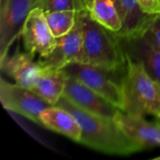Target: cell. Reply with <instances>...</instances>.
Listing matches in <instances>:
<instances>
[{
  "mask_svg": "<svg viewBox=\"0 0 160 160\" xmlns=\"http://www.w3.org/2000/svg\"><path fill=\"white\" fill-rule=\"evenodd\" d=\"M63 97L80 108L103 117L113 119L119 111L106 98L70 75L67 77Z\"/></svg>",
  "mask_w": 160,
  "mask_h": 160,
  "instance_id": "9c48e42d",
  "label": "cell"
},
{
  "mask_svg": "<svg viewBox=\"0 0 160 160\" xmlns=\"http://www.w3.org/2000/svg\"><path fill=\"white\" fill-rule=\"evenodd\" d=\"M70 112L82 128V144L94 150L117 156H128L143 150L131 141L113 119L89 112L62 98L55 104Z\"/></svg>",
  "mask_w": 160,
  "mask_h": 160,
  "instance_id": "6da1fadb",
  "label": "cell"
},
{
  "mask_svg": "<svg viewBox=\"0 0 160 160\" xmlns=\"http://www.w3.org/2000/svg\"><path fill=\"white\" fill-rule=\"evenodd\" d=\"M67 77L64 69L42 68L38 80L30 90L49 104L55 105L63 96Z\"/></svg>",
  "mask_w": 160,
  "mask_h": 160,
  "instance_id": "9a60e30c",
  "label": "cell"
},
{
  "mask_svg": "<svg viewBox=\"0 0 160 160\" xmlns=\"http://www.w3.org/2000/svg\"><path fill=\"white\" fill-rule=\"evenodd\" d=\"M39 118L41 126L44 128L64 135L76 142H81L82 128L77 119L68 110L52 105L46 108L40 113Z\"/></svg>",
  "mask_w": 160,
  "mask_h": 160,
  "instance_id": "5bb4252c",
  "label": "cell"
},
{
  "mask_svg": "<svg viewBox=\"0 0 160 160\" xmlns=\"http://www.w3.org/2000/svg\"><path fill=\"white\" fill-rule=\"evenodd\" d=\"M143 37L160 50V15H153Z\"/></svg>",
  "mask_w": 160,
  "mask_h": 160,
  "instance_id": "d6986e66",
  "label": "cell"
},
{
  "mask_svg": "<svg viewBox=\"0 0 160 160\" xmlns=\"http://www.w3.org/2000/svg\"><path fill=\"white\" fill-rule=\"evenodd\" d=\"M93 0H76V8L78 11H89Z\"/></svg>",
  "mask_w": 160,
  "mask_h": 160,
  "instance_id": "44dd1931",
  "label": "cell"
},
{
  "mask_svg": "<svg viewBox=\"0 0 160 160\" xmlns=\"http://www.w3.org/2000/svg\"><path fill=\"white\" fill-rule=\"evenodd\" d=\"M33 8H40L44 11L76 9V0H33Z\"/></svg>",
  "mask_w": 160,
  "mask_h": 160,
  "instance_id": "ac0fdd59",
  "label": "cell"
},
{
  "mask_svg": "<svg viewBox=\"0 0 160 160\" xmlns=\"http://www.w3.org/2000/svg\"><path fill=\"white\" fill-rule=\"evenodd\" d=\"M154 159H155V160H160V156H159V157H157V158H155Z\"/></svg>",
  "mask_w": 160,
  "mask_h": 160,
  "instance_id": "7402d4cb",
  "label": "cell"
},
{
  "mask_svg": "<svg viewBox=\"0 0 160 160\" xmlns=\"http://www.w3.org/2000/svg\"><path fill=\"white\" fill-rule=\"evenodd\" d=\"M142 10L148 15H160V0H138Z\"/></svg>",
  "mask_w": 160,
  "mask_h": 160,
  "instance_id": "ffe728a7",
  "label": "cell"
},
{
  "mask_svg": "<svg viewBox=\"0 0 160 160\" xmlns=\"http://www.w3.org/2000/svg\"><path fill=\"white\" fill-rule=\"evenodd\" d=\"M34 57L35 55L28 52L17 51L0 61L1 70L13 79L17 84L31 89L42 69L38 61H35Z\"/></svg>",
  "mask_w": 160,
  "mask_h": 160,
  "instance_id": "8fae6325",
  "label": "cell"
},
{
  "mask_svg": "<svg viewBox=\"0 0 160 160\" xmlns=\"http://www.w3.org/2000/svg\"><path fill=\"white\" fill-rule=\"evenodd\" d=\"M89 88L106 98L119 110H124L122 79L124 71H113L89 64L73 63L63 68Z\"/></svg>",
  "mask_w": 160,
  "mask_h": 160,
  "instance_id": "277c9868",
  "label": "cell"
},
{
  "mask_svg": "<svg viewBox=\"0 0 160 160\" xmlns=\"http://www.w3.org/2000/svg\"><path fill=\"white\" fill-rule=\"evenodd\" d=\"M88 13L92 20L106 29L113 33L121 31L123 23L113 0H93Z\"/></svg>",
  "mask_w": 160,
  "mask_h": 160,
  "instance_id": "2e32d148",
  "label": "cell"
},
{
  "mask_svg": "<svg viewBox=\"0 0 160 160\" xmlns=\"http://www.w3.org/2000/svg\"><path fill=\"white\" fill-rule=\"evenodd\" d=\"M25 51L39 58L48 57L54 50L57 38L52 35L47 22L45 11L33 8L26 17L21 31Z\"/></svg>",
  "mask_w": 160,
  "mask_h": 160,
  "instance_id": "5b68a950",
  "label": "cell"
},
{
  "mask_svg": "<svg viewBox=\"0 0 160 160\" xmlns=\"http://www.w3.org/2000/svg\"><path fill=\"white\" fill-rule=\"evenodd\" d=\"M47 22L52 35L58 38L69 33L75 26L78 19V10H54L45 11Z\"/></svg>",
  "mask_w": 160,
  "mask_h": 160,
  "instance_id": "e0dca14e",
  "label": "cell"
},
{
  "mask_svg": "<svg viewBox=\"0 0 160 160\" xmlns=\"http://www.w3.org/2000/svg\"><path fill=\"white\" fill-rule=\"evenodd\" d=\"M113 120L122 131L143 150L160 146V120L148 121L143 116L133 115L119 110Z\"/></svg>",
  "mask_w": 160,
  "mask_h": 160,
  "instance_id": "30bf717a",
  "label": "cell"
},
{
  "mask_svg": "<svg viewBox=\"0 0 160 160\" xmlns=\"http://www.w3.org/2000/svg\"><path fill=\"white\" fill-rule=\"evenodd\" d=\"M126 54V69L122 79L124 110L128 113L151 115L160 120V82L156 81L143 65Z\"/></svg>",
  "mask_w": 160,
  "mask_h": 160,
  "instance_id": "7a4b0ae2",
  "label": "cell"
},
{
  "mask_svg": "<svg viewBox=\"0 0 160 160\" xmlns=\"http://www.w3.org/2000/svg\"><path fill=\"white\" fill-rule=\"evenodd\" d=\"M0 100L6 110L18 113L38 125H41L40 113L46 108L52 106L32 90L17 83L8 82L3 78L0 82Z\"/></svg>",
  "mask_w": 160,
  "mask_h": 160,
  "instance_id": "8992f818",
  "label": "cell"
},
{
  "mask_svg": "<svg viewBox=\"0 0 160 160\" xmlns=\"http://www.w3.org/2000/svg\"><path fill=\"white\" fill-rule=\"evenodd\" d=\"M113 2L123 23L121 31L115 35L126 38L143 36L153 15L144 13L138 0H113Z\"/></svg>",
  "mask_w": 160,
  "mask_h": 160,
  "instance_id": "7c38bea8",
  "label": "cell"
},
{
  "mask_svg": "<svg viewBox=\"0 0 160 160\" xmlns=\"http://www.w3.org/2000/svg\"><path fill=\"white\" fill-rule=\"evenodd\" d=\"M122 48L131 58L140 61L146 71L160 82V50L152 45L143 36L119 38Z\"/></svg>",
  "mask_w": 160,
  "mask_h": 160,
  "instance_id": "4fadbf2b",
  "label": "cell"
},
{
  "mask_svg": "<svg viewBox=\"0 0 160 160\" xmlns=\"http://www.w3.org/2000/svg\"><path fill=\"white\" fill-rule=\"evenodd\" d=\"M83 30L84 64L113 71L126 69V54L115 33L91 19L88 11H79Z\"/></svg>",
  "mask_w": 160,
  "mask_h": 160,
  "instance_id": "3957f363",
  "label": "cell"
},
{
  "mask_svg": "<svg viewBox=\"0 0 160 160\" xmlns=\"http://www.w3.org/2000/svg\"><path fill=\"white\" fill-rule=\"evenodd\" d=\"M42 68L63 69L73 63L84 64L83 30L78 11V19L73 29L67 35L58 38L52 52L46 58H38Z\"/></svg>",
  "mask_w": 160,
  "mask_h": 160,
  "instance_id": "ba28073f",
  "label": "cell"
},
{
  "mask_svg": "<svg viewBox=\"0 0 160 160\" xmlns=\"http://www.w3.org/2000/svg\"><path fill=\"white\" fill-rule=\"evenodd\" d=\"M33 8V0H1L0 3V61L21 36L22 24Z\"/></svg>",
  "mask_w": 160,
  "mask_h": 160,
  "instance_id": "52a82bcc",
  "label": "cell"
}]
</instances>
